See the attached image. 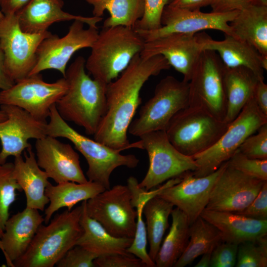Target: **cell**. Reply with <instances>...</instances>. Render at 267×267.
<instances>
[{
    "mask_svg": "<svg viewBox=\"0 0 267 267\" xmlns=\"http://www.w3.org/2000/svg\"><path fill=\"white\" fill-rule=\"evenodd\" d=\"M170 68L161 55L143 58L139 53L136 54L120 76L107 84L106 110L94 139L121 151L134 148V143H130L127 134L141 102L140 90L151 76Z\"/></svg>",
    "mask_w": 267,
    "mask_h": 267,
    "instance_id": "6da1fadb",
    "label": "cell"
},
{
    "mask_svg": "<svg viewBox=\"0 0 267 267\" xmlns=\"http://www.w3.org/2000/svg\"><path fill=\"white\" fill-rule=\"evenodd\" d=\"M85 62L83 56H78L66 69L68 89L55 106L64 120L94 135L106 112L107 84L91 79L85 71Z\"/></svg>",
    "mask_w": 267,
    "mask_h": 267,
    "instance_id": "7a4b0ae2",
    "label": "cell"
},
{
    "mask_svg": "<svg viewBox=\"0 0 267 267\" xmlns=\"http://www.w3.org/2000/svg\"><path fill=\"white\" fill-rule=\"evenodd\" d=\"M83 205L57 214L47 225L41 224L24 254L14 267H53L75 246L83 233Z\"/></svg>",
    "mask_w": 267,
    "mask_h": 267,
    "instance_id": "3957f363",
    "label": "cell"
},
{
    "mask_svg": "<svg viewBox=\"0 0 267 267\" xmlns=\"http://www.w3.org/2000/svg\"><path fill=\"white\" fill-rule=\"evenodd\" d=\"M49 122L46 126L47 135L68 139L86 159L88 180L99 184L105 189L110 188V178L117 168H135L138 159L134 155H123L113 149L79 133L59 115L55 104L50 108Z\"/></svg>",
    "mask_w": 267,
    "mask_h": 267,
    "instance_id": "277c9868",
    "label": "cell"
},
{
    "mask_svg": "<svg viewBox=\"0 0 267 267\" xmlns=\"http://www.w3.org/2000/svg\"><path fill=\"white\" fill-rule=\"evenodd\" d=\"M145 41L133 28L103 27L92 45L85 68L93 79L107 84L116 79L140 53Z\"/></svg>",
    "mask_w": 267,
    "mask_h": 267,
    "instance_id": "5b68a950",
    "label": "cell"
},
{
    "mask_svg": "<svg viewBox=\"0 0 267 267\" xmlns=\"http://www.w3.org/2000/svg\"><path fill=\"white\" fill-rule=\"evenodd\" d=\"M229 124L202 108L188 105L172 118L165 131L177 150L192 157L214 145Z\"/></svg>",
    "mask_w": 267,
    "mask_h": 267,
    "instance_id": "8992f818",
    "label": "cell"
},
{
    "mask_svg": "<svg viewBox=\"0 0 267 267\" xmlns=\"http://www.w3.org/2000/svg\"><path fill=\"white\" fill-rule=\"evenodd\" d=\"M267 123V116L258 106L254 96L231 122L218 140L207 150L192 156L197 165L196 177L210 175L227 161L250 135Z\"/></svg>",
    "mask_w": 267,
    "mask_h": 267,
    "instance_id": "52a82bcc",
    "label": "cell"
},
{
    "mask_svg": "<svg viewBox=\"0 0 267 267\" xmlns=\"http://www.w3.org/2000/svg\"><path fill=\"white\" fill-rule=\"evenodd\" d=\"M188 103L189 82L167 76L156 86L153 96L140 108L128 132L139 137L151 132L165 131L172 118Z\"/></svg>",
    "mask_w": 267,
    "mask_h": 267,
    "instance_id": "ba28073f",
    "label": "cell"
},
{
    "mask_svg": "<svg viewBox=\"0 0 267 267\" xmlns=\"http://www.w3.org/2000/svg\"><path fill=\"white\" fill-rule=\"evenodd\" d=\"M135 142V148L145 149L149 159V167L138 186L146 191L165 181L193 172L197 165L191 156L185 155L169 141L165 131L146 133Z\"/></svg>",
    "mask_w": 267,
    "mask_h": 267,
    "instance_id": "9c48e42d",
    "label": "cell"
},
{
    "mask_svg": "<svg viewBox=\"0 0 267 267\" xmlns=\"http://www.w3.org/2000/svg\"><path fill=\"white\" fill-rule=\"evenodd\" d=\"M225 68L216 51L203 50L189 81L188 103V105L202 108L224 121L226 111Z\"/></svg>",
    "mask_w": 267,
    "mask_h": 267,
    "instance_id": "30bf717a",
    "label": "cell"
},
{
    "mask_svg": "<svg viewBox=\"0 0 267 267\" xmlns=\"http://www.w3.org/2000/svg\"><path fill=\"white\" fill-rule=\"evenodd\" d=\"M86 210L112 236L134 238L137 211L127 185L118 184L104 190L86 201Z\"/></svg>",
    "mask_w": 267,
    "mask_h": 267,
    "instance_id": "8fae6325",
    "label": "cell"
},
{
    "mask_svg": "<svg viewBox=\"0 0 267 267\" xmlns=\"http://www.w3.org/2000/svg\"><path fill=\"white\" fill-rule=\"evenodd\" d=\"M51 34L48 31L38 34L24 32L15 14L4 16L0 21V44L6 73L13 81L29 75L36 64L39 45Z\"/></svg>",
    "mask_w": 267,
    "mask_h": 267,
    "instance_id": "7c38bea8",
    "label": "cell"
},
{
    "mask_svg": "<svg viewBox=\"0 0 267 267\" xmlns=\"http://www.w3.org/2000/svg\"><path fill=\"white\" fill-rule=\"evenodd\" d=\"M68 84L64 77L47 83L40 73L19 80L9 88L0 91V105L9 104L25 110L36 119L46 122L52 105L66 92Z\"/></svg>",
    "mask_w": 267,
    "mask_h": 267,
    "instance_id": "4fadbf2b",
    "label": "cell"
},
{
    "mask_svg": "<svg viewBox=\"0 0 267 267\" xmlns=\"http://www.w3.org/2000/svg\"><path fill=\"white\" fill-rule=\"evenodd\" d=\"M238 12L206 13L200 10H188L167 4L162 12L160 28L150 31L134 30L145 42L170 34L195 35L205 30H219L224 35L232 36L229 22Z\"/></svg>",
    "mask_w": 267,
    "mask_h": 267,
    "instance_id": "5bb4252c",
    "label": "cell"
},
{
    "mask_svg": "<svg viewBox=\"0 0 267 267\" xmlns=\"http://www.w3.org/2000/svg\"><path fill=\"white\" fill-rule=\"evenodd\" d=\"M84 24L80 20H74L64 36L60 38L52 34L44 39L38 48L36 64L29 75L54 69L65 77L67 64L72 56L80 49L91 48L97 38V27L89 26L85 29Z\"/></svg>",
    "mask_w": 267,
    "mask_h": 267,
    "instance_id": "9a60e30c",
    "label": "cell"
},
{
    "mask_svg": "<svg viewBox=\"0 0 267 267\" xmlns=\"http://www.w3.org/2000/svg\"><path fill=\"white\" fill-rule=\"evenodd\" d=\"M265 181L247 175L227 163L214 185L205 209L241 211L253 201Z\"/></svg>",
    "mask_w": 267,
    "mask_h": 267,
    "instance_id": "2e32d148",
    "label": "cell"
},
{
    "mask_svg": "<svg viewBox=\"0 0 267 267\" xmlns=\"http://www.w3.org/2000/svg\"><path fill=\"white\" fill-rule=\"evenodd\" d=\"M0 109L7 116L5 121L0 122V164H3L9 156L22 155L31 146L29 139L37 140L46 136L47 122L36 119L15 105L2 104Z\"/></svg>",
    "mask_w": 267,
    "mask_h": 267,
    "instance_id": "e0dca14e",
    "label": "cell"
},
{
    "mask_svg": "<svg viewBox=\"0 0 267 267\" xmlns=\"http://www.w3.org/2000/svg\"><path fill=\"white\" fill-rule=\"evenodd\" d=\"M203 50L198 33H173L145 42L139 55L143 58L162 55L189 82Z\"/></svg>",
    "mask_w": 267,
    "mask_h": 267,
    "instance_id": "ac0fdd59",
    "label": "cell"
},
{
    "mask_svg": "<svg viewBox=\"0 0 267 267\" xmlns=\"http://www.w3.org/2000/svg\"><path fill=\"white\" fill-rule=\"evenodd\" d=\"M227 161L207 176L196 177L192 172L181 176L178 183L162 190L158 195L172 203L183 212L191 224L205 209L212 189L225 168Z\"/></svg>",
    "mask_w": 267,
    "mask_h": 267,
    "instance_id": "d6986e66",
    "label": "cell"
},
{
    "mask_svg": "<svg viewBox=\"0 0 267 267\" xmlns=\"http://www.w3.org/2000/svg\"><path fill=\"white\" fill-rule=\"evenodd\" d=\"M35 149L39 166L56 183L88 181L81 167L79 155L70 144L46 135L36 140Z\"/></svg>",
    "mask_w": 267,
    "mask_h": 267,
    "instance_id": "ffe728a7",
    "label": "cell"
},
{
    "mask_svg": "<svg viewBox=\"0 0 267 267\" xmlns=\"http://www.w3.org/2000/svg\"><path fill=\"white\" fill-rule=\"evenodd\" d=\"M203 50L216 51L226 68L243 67L264 79L267 57L263 56L253 46L233 36L224 35L222 41L213 40L205 33L198 34Z\"/></svg>",
    "mask_w": 267,
    "mask_h": 267,
    "instance_id": "44dd1931",
    "label": "cell"
},
{
    "mask_svg": "<svg viewBox=\"0 0 267 267\" xmlns=\"http://www.w3.org/2000/svg\"><path fill=\"white\" fill-rule=\"evenodd\" d=\"M55 0H29L15 14L20 27L31 34L44 33L55 22L78 20L89 26L97 27L101 17H85L66 12Z\"/></svg>",
    "mask_w": 267,
    "mask_h": 267,
    "instance_id": "7402d4cb",
    "label": "cell"
},
{
    "mask_svg": "<svg viewBox=\"0 0 267 267\" xmlns=\"http://www.w3.org/2000/svg\"><path fill=\"white\" fill-rule=\"evenodd\" d=\"M43 222L38 210L27 207L8 218L1 237L2 252L8 267H14L13 263L27 250Z\"/></svg>",
    "mask_w": 267,
    "mask_h": 267,
    "instance_id": "603a6c76",
    "label": "cell"
},
{
    "mask_svg": "<svg viewBox=\"0 0 267 267\" xmlns=\"http://www.w3.org/2000/svg\"><path fill=\"white\" fill-rule=\"evenodd\" d=\"M24 156L25 159L22 155L15 157L14 178L25 193L26 207L43 211L49 203L45 194L49 177L39 166L32 146L24 151Z\"/></svg>",
    "mask_w": 267,
    "mask_h": 267,
    "instance_id": "cb8c5ba5",
    "label": "cell"
},
{
    "mask_svg": "<svg viewBox=\"0 0 267 267\" xmlns=\"http://www.w3.org/2000/svg\"><path fill=\"white\" fill-rule=\"evenodd\" d=\"M200 216L220 232L222 241L239 244L267 235V220H258L233 212L204 209Z\"/></svg>",
    "mask_w": 267,
    "mask_h": 267,
    "instance_id": "d4e9b609",
    "label": "cell"
},
{
    "mask_svg": "<svg viewBox=\"0 0 267 267\" xmlns=\"http://www.w3.org/2000/svg\"><path fill=\"white\" fill-rule=\"evenodd\" d=\"M233 36L267 57V5L253 2L239 10L229 22Z\"/></svg>",
    "mask_w": 267,
    "mask_h": 267,
    "instance_id": "484cf974",
    "label": "cell"
},
{
    "mask_svg": "<svg viewBox=\"0 0 267 267\" xmlns=\"http://www.w3.org/2000/svg\"><path fill=\"white\" fill-rule=\"evenodd\" d=\"M86 201L82 203L83 211L80 223L83 233L76 245L84 247L98 257L112 254H128L127 249L133 238L116 237L109 234L97 221L88 215Z\"/></svg>",
    "mask_w": 267,
    "mask_h": 267,
    "instance_id": "4316f807",
    "label": "cell"
},
{
    "mask_svg": "<svg viewBox=\"0 0 267 267\" xmlns=\"http://www.w3.org/2000/svg\"><path fill=\"white\" fill-rule=\"evenodd\" d=\"M260 79H262L247 68L225 67L224 85L226 98V123L231 122L254 96Z\"/></svg>",
    "mask_w": 267,
    "mask_h": 267,
    "instance_id": "83f0119b",
    "label": "cell"
},
{
    "mask_svg": "<svg viewBox=\"0 0 267 267\" xmlns=\"http://www.w3.org/2000/svg\"><path fill=\"white\" fill-rule=\"evenodd\" d=\"M104 190L102 185L89 180L84 183L65 181L55 185L49 182L45 189L49 203L44 210L45 224L49 222L53 214L60 209L66 207L70 211L79 202L88 200Z\"/></svg>",
    "mask_w": 267,
    "mask_h": 267,
    "instance_id": "f1b7e54d",
    "label": "cell"
},
{
    "mask_svg": "<svg viewBox=\"0 0 267 267\" xmlns=\"http://www.w3.org/2000/svg\"><path fill=\"white\" fill-rule=\"evenodd\" d=\"M172 224L156 256L157 267H173L184 252L189 238L190 223L186 215L177 207L172 211Z\"/></svg>",
    "mask_w": 267,
    "mask_h": 267,
    "instance_id": "f546056e",
    "label": "cell"
},
{
    "mask_svg": "<svg viewBox=\"0 0 267 267\" xmlns=\"http://www.w3.org/2000/svg\"><path fill=\"white\" fill-rule=\"evenodd\" d=\"M93 7L94 16L101 17L105 10L110 16L103 22V27L123 26L134 28L143 16L144 0H86Z\"/></svg>",
    "mask_w": 267,
    "mask_h": 267,
    "instance_id": "4dcf8cb0",
    "label": "cell"
},
{
    "mask_svg": "<svg viewBox=\"0 0 267 267\" xmlns=\"http://www.w3.org/2000/svg\"><path fill=\"white\" fill-rule=\"evenodd\" d=\"M174 205L158 195L149 199L144 205L143 214L146 218L149 255L155 262L162 243L164 235L169 226V218Z\"/></svg>",
    "mask_w": 267,
    "mask_h": 267,
    "instance_id": "1f68e13d",
    "label": "cell"
},
{
    "mask_svg": "<svg viewBox=\"0 0 267 267\" xmlns=\"http://www.w3.org/2000/svg\"><path fill=\"white\" fill-rule=\"evenodd\" d=\"M221 241L220 231L199 216L189 228V238L184 252L174 267H184L197 257L213 249Z\"/></svg>",
    "mask_w": 267,
    "mask_h": 267,
    "instance_id": "d6a6232c",
    "label": "cell"
},
{
    "mask_svg": "<svg viewBox=\"0 0 267 267\" xmlns=\"http://www.w3.org/2000/svg\"><path fill=\"white\" fill-rule=\"evenodd\" d=\"M13 163L0 164V233L2 234L5 223L9 217V210L16 199V190L21 188L14 178Z\"/></svg>",
    "mask_w": 267,
    "mask_h": 267,
    "instance_id": "836d02e7",
    "label": "cell"
},
{
    "mask_svg": "<svg viewBox=\"0 0 267 267\" xmlns=\"http://www.w3.org/2000/svg\"><path fill=\"white\" fill-rule=\"evenodd\" d=\"M236 267H267V235L238 245Z\"/></svg>",
    "mask_w": 267,
    "mask_h": 267,
    "instance_id": "e575fe53",
    "label": "cell"
},
{
    "mask_svg": "<svg viewBox=\"0 0 267 267\" xmlns=\"http://www.w3.org/2000/svg\"><path fill=\"white\" fill-rule=\"evenodd\" d=\"M145 203L144 201L139 200L135 204L137 211L135 231L133 241L127 249V252L140 259L147 267H155V263L150 257L146 249L147 234L142 217L143 208Z\"/></svg>",
    "mask_w": 267,
    "mask_h": 267,
    "instance_id": "d590c367",
    "label": "cell"
},
{
    "mask_svg": "<svg viewBox=\"0 0 267 267\" xmlns=\"http://www.w3.org/2000/svg\"><path fill=\"white\" fill-rule=\"evenodd\" d=\"M227 163L231 167L247 175L267 180V159L250 158L237 149Z\"/></svg>",
    "mask_w": 267,
    "mask_h": 267,
    "instance_id": "8d00e7d4",
    "label": "cell"
},
{
    "mask_svg": "<svg viewBox=\"0 0 267 267\" xmlns=\"http://www.w3.org/2000/svg\"><path fill=\"white\" fill-rule=\"evenodd\" d=\"M238 150L250 158L267 159V123L248 136Z\"/></svg>",
    "mask_w": 267,
    "mask_h": 267,
    "instance_id": "74e56055",
    "label": "cell"
},
{
    "mask_svg": "<svg viewBox=\"0 0 267 267\" xmlns=\"http://www.w3.org/2000/svg\"><path fill=\"white\" fill-rule=\"evenodd\" d=\"M170 0H144V11L138 20L135 30H154L161 27V19L165 7Z\"/></svg>",
    "mask_w": 267,
    "mask_h": 267,
    "instance_id": "f35d334b",
    "label": "cell"
},
{
    "mask_svg": "<svg viewBox=\"0 0 267 267\" xmlns=\"http://www.w3.org/2000/svg\"><path fill=\"white\" fill-rule=\"evenodd\" d=\"M96 254L84 247L75 245L70 249L56 264L57 267H94Z\"/></svg>",
    "mask_w": 267,
    "mask_h": 267,
    "instance_id": "ab89813d",
    "label": "cell"
},
{
    "mask_svg": "<svg viewBox=\"0 0 267 267\" xmlns=\"http://www.w3.org/2000/svg\"><path fill=\"white\" fill-rule=\"evenodd\" d=\"M238 244L221 241L214 248L210 267H233L237 260Z\"/></svg>",
    "mask_w": 267,
    "mask_h": 267,
    "instance_id": "60d3db41",
    "label": "cell"
},
{
    "mask_svg": "<svg viewBox=\"0 0 267 267\" xmlns=\"http://www.w3.org/2000/svg\"><path fill=\"white\" fill-rule=\"evenodd\" d=\"M94 263L98 267H147L140 259L130 253L100 256Z\"/></svg>",
    "mask_w": 267,
    "mask_h": 267,
    "instance_id": "b9f144b4",
    "label": "cell"
},
{
    "mask_svg": "<svg viewBox=\"0 0 267 267\" xmlns=\"http://www.w3.org/2000/svg\"><path fill=\"white\" fill-rule=\"evenodd\" d=\"M235 213L255 220H267V181L264 182L258 195L249 205Z\"/></svg>",
    "mask_w": 267,
    "mask_h": 267,
    "instance_id": "7bdbcfd3",
    "label": "cell"
},
{
    "mask_svg": "<svg viewBox=\"0 0 267 267\" xmlns=\"http://www.w3.org/2000/svg\"><path fill=\"white\" fill-rule=\"evenodd\" d=\"M253 2V0H212V12L225 13L239 11Z\"/></svg>",
    "mask_w": 267,
    "mask_h": 267,
    "instance_id": "ee69618b",
    "label": "cell"
},
{
    "mask_svg": "<svg viewBox=\"0 0 267 267\" xmlns=\"http://www.w3.org/2000/svg\"><path fill=\"white\" fill-rule=\"evenodd\" d=\"M254 97L261 111L267 116V85L264 79H260L255 88Z\"/></svg>",
    "mask_w": 267,
    "mask_h": 267,
    "instance_id": "f6af8a7d",
    "label": "cell"
},
{
    "mask_svg": "<svg viewBox=\"0 0 267 267\" xmlns=\"http://www.w3.org/2000/svg\"><path fill=\"white\" fill-rule=\"evenodd\" d=\"M212 0H170L168 5L175 7L200 10L201 7L210 5Z\"/></svg>",
    "mask_w": 267,
    "mask_h": 267,
    "instance_id": "bcb514c9",
    "label": "cell"
},
{
    "mask_svg": "<svg viewBox=\"0 0 267 267\" xmlns=\"http://www.w3.org/2000/svg\"><path fill=\"white\" fill-rule=\"evenodd\" d=\"M29 0H0V10L4 15L16 14Z\"/></svg>",
    "mask_w": 267,
    "mask_h": 267,
    "instance_id": "7dc6e473",
    "label": "cell"
},
{
    "mask_svg": "<svg viewBox=\"0 0 267 267\" xmlns=\"http://www.w3.org/2000/svg\"><path fill=\"white\" fill-rule=\"evenodd\" d=\"M15 82L13 81L6 73L4 66V56L0 44V89H7L11 87Z\"/></svg>",
    "mask_w": 267,
    "mask_h": 267,
    "instance_id": "c3c4849f",
    "label": "cell"
},
{
    "mask_svg": "<svg viewBox=\"0 0 267 267\" xmlns=\"http://www.w3.org/2000/svg\"><path fill=\"white\" fill-rule=\"evenodd\" d=\"M213 249L211 250L202 255L201 258L200 259L199 261L194 266V267H210L211 255Z\"/></svg>",
    "mask_w": 267,
    "mask_h": 267,
    "instance_id": "681fc988",
    "label": "cell"
},
{
    "mask_svg": "<svg viewBox=\"0 0 267 267\" xmlns=\"http://www.w3.org/2000/svg\"><path fill=\"white\" fill-rule=\"evenodd\" d=\"M7 116L3 111L0 109V122L5 121Z\"/></svg>",
    "mask_w": 267,
    "mask_h": 267,
    "instance_id": "f907efd6",
    "label": "cell"
},
{
    "mask_svg": "<svg viewBox=\"0 0 267 267\" xmlns=\"http://www.w3.org/2000/svg\"><path fill=\"white\" fill-rule=\"evenodd\" d=\"M253 2L267 5V0H253Z\"/></svg>",
    "mask_w": 267,
    "mask_h": 267,
    "instance_id": "816d5d0a",
    "label": "cell"
},
{
    "mask_svg": "<svg viewBox=\"0 0 267 267\" xmlns=\"http://www.w3.org/2000/svg\"><path fill=\"white\" fill-rule=\"evenodd\" d=\"M56 0L58 3H59L60 4L63 6L64 2L63 0Z\"/></svg>",
    "mask_w": 267,
    "mask_h": 267,
    "instance_id": "f5cc1de1",
    "label": "cell"
},
{
    "mask_svg": "<svg viewBox=\"0 0 267 267\" xmlns=\"http://www.w3.org/2000/svg\"><path fill=\"white\" fill-rule=\"evenodd\" d=\"M1 235L2 234L0 233V249L2 251V245H1Z\"/></svg>",
    "mask_w": 267,
    "mask_h": 267,
    "instance_id": "db71d44e",
    "label": "cell"
},
{
    "mask_svg": "<svg viewBox=\"0 0 267 267\" xmlns=\"http://www.w3.org/2000/svg\"><path fill=\"white\" fill-rule=\"evenodd\" d=\"M4 14L0 10V21L4 17Z\"/></svg>",
    "mask_w": 267,
    "mask_h": 267,
    "instance_id": "11a10c76",
    "label": "cell"
}]
</instances>
